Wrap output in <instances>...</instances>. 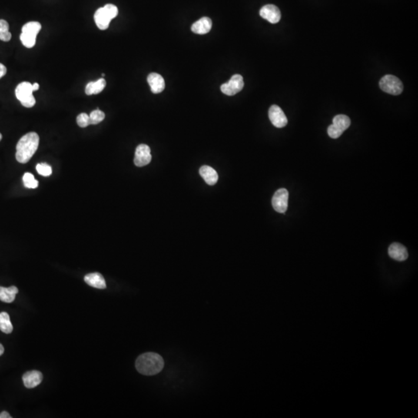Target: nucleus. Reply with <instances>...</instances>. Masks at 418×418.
Masks as SVG:
<instances>
[{
	"label": "nucleus",
	"mask_w": 418,
	"mask_h": 418,
	"mask_svg": "<svg viewBox=\"0 0 418 418\" xmlns=\"http://www.w3.org/2000/svg\"><path fill=\"white\" fill-rule=\"evenodd\" d=\"M0 330L6 334H11L14 330V327L11 322V318L7 312L0 313Z\"/></svg>",
	"instance_id": "nucleus-20"
},
{
	"label": "nucleus",
	"mask_w": 418,
	"mask_h": 418,
	"mask_svg": "<svg viewBox=\"0 0 418 418\" xmlns=\"http://www.w3.org/2000/svg\"><path fill=\"white\" fill-rule=\"evenodd\" d=\"M379 87L384 92L393 95L400 94L403 91V85L402 81L396 76L387 74L379 81Z\"/></svg>",
	"instance_id": "nucleus-6"
},
{
	"label": "nucleus",
	"mask_w": 418,
	"mask_h": 418,
	"mask_svg": "<svg viewBox=\"0 0 418 418\" xmlns=\"http://www.w3.org/2000/svg\"><path fill=\"white\" fill-rule=\"evenodd\" d=\"M12 416L7 411H3L0 413V418H11Z\"/></svg>",
	"instance_id": "nucleus-29"
},
{
	"label": "nucleus",
	"mask_w": 418,
	"mask_h": 418,
	"mask_svg": "<svg viewBox=\"0 0 418 418\" xmlns=\"http://www.w3.org/2000/svg\"><path fill=\"white\" fill-rule=\"evenodd\" d=\"M7 69L6 66L0 63V78H2L4 76L7 74Z\"/></svg>",
	"instance_id": "nucleus-28"
},
{
	"label": "nucleus",
	"mask_w": 418,
	"mask_h": 418,
	"mask_svg": "<svg viewBox=\"0 0 418 418\" xmlns=\"http://www.w3.org/2000/svg\"><path fill=\"white\" fill-rule=\"evenodd\" d=\"M260 15L262 18L267 20L270 24H277L281 18V14L278 7L272 4L262 7Z\"/></svg>",
	"instance_id": "nucleus-11"
},
{
	"label": "nucleus",
	"mask_w": 418,
	"mask_h": 418,
	"mask_svg": "<svg viewBox=\"0 0 418 418\" xmlns=\"http://www.w3.org/2000/svg\"><path fill=\"white\" fill-rule=\"evenodd\" d=\"M199 173L208 185H215L217 183L219 176L213 167L207 165L202 166L199 170Z\"/></svg>",
	"instance_id": "nucleus-17"
},
{
	"label": "nucleus",
	"mask_w": 418,
	"mask_h": 418,
	"mask_svg": "<svg viewBox=\"0 0 418 418\" xmlns=\"http://www.w3.org/2000/svg\"><path fill=\"white\" fill-rule=\"evenodd\" d=\"M36 169H37L38 174H41V176H44V177H49L52 174V168H51V166L45 164V163L37 164Z\"/></svg>",
	"instance_id": "nucleus-25"
},
{
	"label": "nucleus",
	"mask_w": 418,
	"mask_h": 418,
	"mask_svg": "<svg viewBox=\"0 0 418 418\" xmlns=\"http://www.w3.org/2000/svg\"><path fill=\"white\" fill-rule=\"evenodd\" d=\"M19 290L15 286L10 287H0V300L5 303H12L16 298V294Z\"/></svg>",
	"instance_id": "nucleus-19"
},
{
	"label": "nucleus",
	"mask_w": 418,
	"mask_h": 418,
	"mask_svg": "<svg viewBox=\"0 0 418 418\" xmlns=\"http://www.w3.org/2000/svg\"><path fill=\"white\" fill-rule=\"evenodd\" d=\"M24 186L27 188L34 189L38 187V181L34 178V176L31 173H25L23 177Z\"/></svg>",
	"instance_id": "nucleus-23"
},
{
	"label": "nucleus",
	"mask_w": 418,
	"mask_h": 418,
	"mask_svg": "<svg viewBox=\"0 0 418 418\" xmlns=\"http://www.w3.org/2000/svg\"><path fill=\"white\" fill-rule=\"evenodd\" d=\"M333 125L344 132L350 127L351 120L347 116L338 115L333 119Z\"/></svg>",
	"instance_id": "nucleus-21"
},
{
	"label": "nucleus",
	"mask_w": 418,
	"mask_h": 418,
	"mask_svg": "<svg viewBox=\"0 0 418 418\" xmlns=\"http://www.w3.org/2000/svg\"><path fill=\"white\" fill-rule=\"evenodd\" d=\"M269 118L272 124L277 128H283L287 126V117L277 104H273L269 110Z\"/></svg>",
	"instance_id": "nucleus-10"
},
{
	"label": "nucleus",
	"mask_w": 418,
	"mask_h": 418,
	"mask_svg": "<svg viewBox=\"0 0 418 418\" xmlns=\"http://www.w3.org/2000/svg\"><path fill=\"white\" fill-rule=\"evenodd\" d=\"M77 123L81 128H85V127L91 125L90 124L89 115H88L87 113H81L77 117Z\"/></svg>",
	"instance_id": "nucleus-26"
},
{
	"label": "nucleus",
	"mask_w": 418,
	"mask_h": 418,
	"mask_svg": "<svg viewBox=\"0 0 418 418\" xmlns=\"http://www.w3.org/2000/svg\"><path fill=\"white\" fill-rule=\"evenodd\" d=\"M4 353V347L2 344H0V356Z\"/></svg>",
	"instance_id": "nucleus-31"
},
{
	"label": "nucleus",
	"mask_w": 418,
	"mask_h": 418,
	"mask_svg": "<svg viewBox=\"0 0 418 418\" xmlns=\"http://www.w3.org/2000/svg\"><path fill=\"white\" fill-rule=\"evenodd\" d=\"M43 380V375L37 370L27 372L23 376L24 386L28 389H32L41 384Z\"/></svg>",
	"instance_id": "nucleus-14"
},
{
	"label": "nucleus",
	"mask_w": 418,
	"mask_h": 418,
	"mask_svg": "<svg viewBox=\"0 0 418 418\" xmlns=\"http://www.w3.org/2000/svg\"><path fill=\"white\" fill-rule=\"evenodd\" d=\"M104 117H106V115H104V113L102 111L98 110H98H94V111L90 113V124L91 125H97V124H98V123H101V121L104 120Z\"/></svg>",
	"instance_id": "nucleus-24"
},
{
	"label": "nucleus",
	"mask_w": 418,
	"mask_h": 418,
	"mask_svg": "<svg viewBox=\"0 0 418 418\" xmlns=\"http://www.w3.org/2000/svg\"><path fill=\"white\" fill-rule=\"evenodd\" d=\"M213 27L212 20L208 17H202L191 26V31L197 34H206L211 31Z\"/></svg>",
	"instance_id": "nucleus-15"
},
{
	"label": "nucleus",
	"mask_w": 418,
	"mask_h": 418,
	"mask_svg": "<svg viewBox=\"0 0 418 418\" xmlns=\"http://www.w3.org/2000/svg\"><path fill=\"white\" fill-rule=\"evenodd\" d=\"M40 138L37 133L31 132L21 137L17 145L16 158L21 164H27L35 154L38 146Z\"/></svg>",
	"instance_id": "nucleus-1"
},
{
	"label": "nucleus",
	"mask_w": 418,
	"mask_h": 418,
	"mask_svg": "<svg viewBox=\"0 0 418 418\" xmlns=\"http://www.w3.org/2000/svg\"><path fill=\"white\" fill-rule=\"evenodd\" d=\"M32 86L34 91H37V90L39 89L40 88V85L38 83H34V84H32Z\"/></svg>",
	"instance_id": "nucleus-30"
},
{
	"label": "nucleus",
	"mask_w": 418,
	"mask_h": 418,
	"mask_svg": "<svg viewBox=\"0 0 418 418\" xmlns=\"http://www.w3.org/2000/svg\"><path fill=\"white\" fill-rule=\"evenodd\" d=\"M32 84L28 81H24L17 85L15 90L16 96L21 101L23 107L32 108L36 104V99L33 95Z\"/></svg>",
	"instance_id": "nucleus-4"
},
{
	"label": "nucleus",
	"mask_w": 418,
	"mask_h": 418,
	"mask_svg": "<svg viewBox=\"0 0 418 418\" xmlns=\"http://www.w3.org/2000/svg\"><path fill=\"white\" fill-rule=\"evenodd\" d=\"M388 253L392 259L397 261H404L408 257L406 247L400 243H394L390 245L388 250Z\"/></svg>",
	"instance_id": "nucleus-13"
},
{
	"label": "nucleus",
	"mask_w": 418,
	"mask_h": 418,
	"mask_svg": "<svg viewBox=\"0 0 418 418\" xmlns=\"http://www.w3.org/2000/svg\"><path fill=\"white\" fill-rule=\"evenodd\" d=\"M147 81L150 84L151 91L154 94L162 92L165 88V81L164 78L157 73H151L147 77Z\"/></svg>",
	"instance_id": "nucleus-12"
},
{
	"label": "nucleus",
	"mask_w": 418,
	"mask_h": 418,
	"mask_svg": "<svg viewBox=\"0 0 418 418\" xmlns=\"http://www.w3.org/2000/svg\"><path fill=\"white\" fill-rule=\"evenodd\" d=\"M41 24L39 22L32 21L27 23L22 27L21 41L27 48H32L36 44V39L38 33L41 31Z\"/></svg>",
	"instance_id": "nucleus-5"
},
{
	"label": "nucleus",
	"mask_w": 418,
	"mask_h": 418,
	"mask_svg": "<svg viewBox=\"0 0 418 418\" xmlns=\"http://www.w3.org/2000/svg\"><path fill=\"white\" fill-rule=\"evenodd\" d=\"M289 193L287 189L280 188L275 192L272 198V205L275 211L285 213L288 207Z\"/></svg>",
	"instance_id": "nucleus-8"
},
{
	"label": "nucleus",
	"mask_w": 418,
	"mask_h": 418,
	"mask_svg": "<svg viewBox=\"0 0 418 418\" xmlns=\"http://www.w3.org/2000/svg\"><path fill=\"white\" fill-rule=\"evenodd\" d=\"M343 130H341L340 129L337 128V127H335V126L333 125V124H332V125L329 126V128H328V134H329V136L331 137V138H339V137H340L341 136L343 135Z\"/></svg>",
	"instance_id": "nucleus-27"
},
{
	"label": "nucleus",
	"mask_w": 418,
	"mask_h": 418,
	"mask_svg": "<svg viewBox=\"0 0 418 418\" xmlns=\"http://www.w3.org/2000/svg\"><path fill=\"white\" fill-rule=\"evenodd\" d=\"M2 139H3L2 134H0V141H1V140H2Z\"/></svg>",
	"instance_id": "nucleus-32"
},
{
	"label": "nucleus",
	"mask_w": 418,
	"mask_h": 418,
	"mask_svg": "<svg viewBox=\"0 0 418 418\" xmlns=\"http://www.w3.org/2000/svg\"><path fill=\"white\" fill-rule=\"evenodd\" d=\"M9 24L4 20H0V40L8 42L12 38L11 32L9 31Z\"/></svg>",
	"instance_id": "nucleus-22"
},
{
	"label": "nucleus",
	"mask_w": 418,
	"mask_h": 418,
	"mask_svg": "<svg viewBox=\"0 0 418 418\" xmlns=\"http://www.w3.org/2000/svg\"><path fill=\"white\" fill-rule=\"evenodd\" d=\"M107 86V81L101 78L95 81H90L85 88V93L87 95L99 94Z\"/></svg>",
	"instance_id": "nucleus-18"
},
{
	"label": "nucleus",
	"mask_w": 418,
	"mask_h": 418,
	"mask_svg": "<svg viewBox=\"0 0 418 418\" xmlns=\"http://www.w3.org/2000/svg\"><path fill=\"white\" fill-rule=\"evenodd\" d=\"M118 13V8L113 4H107L98 9L94 13V19L98 29L104 31L109 28L112 20L117 17Z\"/></svg>",
	"instance_id": "nucleus-3"
},
{
	"label": "nucleus",
	"mask_w": 418,
	"mask_h": 418,
	"mask_svg": "<svg viewBox=\"0 0 418 418\" xmlns=\"http://www.w3.org/2000/svg\"><path fill=\"white\" fill-rule=\"evenodd\" d=\"M152 160L151 150L149 146L140 144L136 149L134 164L137 167H144Z\"/></svg>",
	"instance_id": "nucleus-9"
},
{
	"label": "nucleus",
	"mask_w": 418,
	"mask_h": 418,
	"mask_svg": "<svg viewBox=\"0 0 418 418\" xmlns=\"http://www.w3.org/2000/svg\"><path fill=\"white\" fill-rule=\"evenodd\" d=\"M164 366V359L157 353H144L139 356L136 361L137 371L146 376L157 374L162 370Z\"/></svg>",
	"instance_id": "nucleus-2"
},
{
	"label": "nucleus",
	"mask_w": 418,
	"mask_h": 418,
	"mask_svg": "<svg viewBox=\"0 0 418 418\" xmlns=\"http://www.w3.org/2000/svg\"><path fill=\"white\" fill-rule=\"evenodd\" d=\"M84 281L91 287L98 289L107 288V283L102 275L99 273H91L84 277Z\"/></svg>",
	"instance_id": "nucleus-16"
},
{
	"label": "nucleus",
	"mask_w": 418,
	"mask_h": 418,
	"mask_svg": "<svg viewBox=\"0 0 418 418\" xmlns=\"http://www.w3.org/2000/svg\"><path fill=\"white\" fill-rule=\"evenodd\" d=\"M244 87L243 76L235 74L228 82L225 83L221 86L222 92L227 95H234L243 90Z\"/></svg>",
	"instance_id": "nucleus-7"
}]
</instances>
